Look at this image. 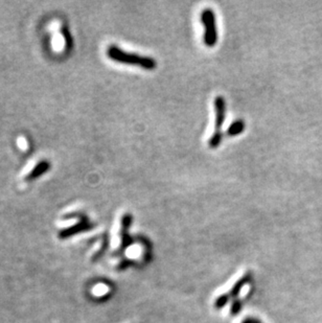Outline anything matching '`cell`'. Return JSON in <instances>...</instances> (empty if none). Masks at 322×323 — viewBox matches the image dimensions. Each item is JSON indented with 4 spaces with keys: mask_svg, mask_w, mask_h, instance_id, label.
<instances>
[{
    "mask_svg": "<svg viewBox=\"0 0 322 323\" xmlns=\"http://www.w3.org/2000/svg\"><path fill=\"white\" fill-rule=\"evenodd\" d=\"M18 145H19L20 148H22V150H27L28 148V142H27V140L23 137H20L18 139Z\"/></svg>",
    "mask_w": 322,
    "mask_h": 323,
    "instance_id": "7c38bea8",
    "label": "cell"
},
{
    "mask_svg": "<svg viewBox=\"0 0 322 323\" xmlns=\"http://www.w3.org/2000/svg\"><path fill=\"white\" fill-rule=\"evenodd\" d=\"M241 308H242V305H241L240 301H239V300H238V301L235 300L234 303L232 304V307H231V314H232V315L239 314L240 311H241Z\"/></svg>",
    "mask_w": 322,
    "mask_h": 323,
    "instance_id": "8fae6325",
    "label": "cell"
},
{
    "mask_svg": "<svg viewBox=\"0 0 322 323\" xmlns=\"http://www.w3.org/2000/svg\"><path fill=\"white\" fill-rule=\"evenodd\" d=\"M65 38L61 33H56L54 39H53V44L56 51H61L63 49L64 45H65Z\"/></svg>",
    "mask_w": 322,
    "mask_h": 323,
    "instance_id": "ba28073f",
    "label": "cell"
},
{
    "mask_svg": "<svg viewBox=\"0 0 322 323\" xmlns=\"http://www.w3.org/2000/svg\"><path fill=\"white\" fill-rule=\"evenodd\" d=\"M250 277H251L250 274L244 275V276L240 279V281L233 286V288L231 289V291H230L229 294H228L229 297H235V296H237V295L240 293V291L242 290V288L250 281Z\"/></svg>",
    "mask_w": 322,
    "mask_h": 323,
    "instance_id": "52a82bcc",
    "label": "cell"
},
{
    "mask_svg": "<svg viewBox=\"0 0 322 323\" xmlns=\"http://www.w3.org/2000/svg\"><path fill=\"white\" fill-rule=\"evenodd\" d=\"M132 222H133V217H132L131 213H126V214L122 215V218H121V231H120L121 243H120L119 252L123 251L128 247H130L131 245H133V239L131 238L130 233H129V230H130Z\"/></svg>",
    "mask_w": 322,
    "mask_h": 323,
    "instance_id": "3957f363",
    "label": "cell"
},
{
    "mask_svg": "<svg viewBox=\"0 0 322 323\" xmlns=\"http://www.w3.org/2000/svg\"><path fill=\"white\" fill-rule=\"evenodd\" d=\"M107 56L112 61L121 64H128V65L139 66L144 70H154L157 67V62L151 57H144L136 54L126 53L116 45H110L107 49Z\"/></svg>",
    "mask_w": 322,
    "mask_h": 323,
    "instance_id": "6da1fadb",
    "label": "cell"
},
{
    "mask_svg": "<svg viewBox=\"0 0 322 323\" xmlns=\"http://www.w3.org/2000/svg\"><path fill=\"white\" fill-rule=\"evenodd\" d=\"M214 109H216V121H214V133L224 134L222 128L226 116V102L223 96H217L214 98Z\"/></svg>",
    "mask_w": 322,
    "mask_h": 323,
    "instance_id": "277c9868",
    "label": "cell"
},
{
    "mask_svg": "<svg viewBox=\"0 0 322 323\" xmlns=\"http://www.w3.org/2000/svg\"><path fill=\"white\" fill-rule=\"evenodd\" d=\"M229 295L228 294H224V295H221L217 298L216 303H214V307H216L217 309H222L226 306V304L229 301Z\"/></svg>",
    "mask_w": 322,
    "mask_h": 323,
    "instance_id": "30bf717a",
    "label": "cell"
},
{
    "mask_svg": "<svg viewBox=\"0 0 322 323\" xmlns=\"http://www.w3.org/2000/svg\"><path fill=\"white\" fill-rule=\"evenodd\" d=\"M242 323H261V321H259L255 318H247Z\"/></svg>",
    "mask_w": 322,
    "mask_h": 323,
    "instance_id": "4fadbf2b",
    "label": "cell"
},
{
    "mask_svg": "<svg viewBox=\"0 0 322 323\" xmlns=\"http://www.w3.org/2000/svg\"><path fill=\"white\" fill-rule=\"evenodd\" d=\"M201 23L204 28L203 41L207 47H213L218 42V30L216 14L211 9H205L201 13Z\"/></svg>",
    "mask_w": 322,
    "mask_h": 323,
    "instance_id": "7a4b0ae2",
    "label": "cell"
},
{
    "mask_svg": "<svg viewBox=\"0 0 322 323\" xmlns=\"http://www.w3.org/2000/svg\"><path fill=\"white\" fill-rule=\"evenodd\" d=\"M245 128H246V123L244 120L242 119H238L233 121L229 128L226 130L225 132V135L228 136V137H234V136H238L240 135L241 133H243L245 131Z\"/></svg>",
    "mask_w": 322,
    "mask_h": 323,
    "instance_id": "8992f818",
    "label": "cell"
},
{
    "mask_svg": "<svg viewBox=\"0 0 322 323\" xmlns=\"http://www.w3.org/2000/svg\"><path fill=\"white\" fill-rule=\"evenodd\" d=\"M93 226L91 223H89L88 219L87 218H83L82 221L78 224H76L75 226H72L71 228H68V229H65L60 232V238L61 239H66L68 238V236H71L78 232H82V231H86V230H89L91 229Z\"/></svg>",
    "mask_w": 322,
    "mask_h": 323,
    "instance_id": "5b68a950",
    "label": "cell"
},
{
    "mask_svg": "<svg viewBox=\"0 0 322 323\" xmlns=\"http://www.w3.org/2000/svg\"><path fill=\"white\" fill-rule=\"evenodd\" d=\"M224 138V134H216L213 133L211 135V137L209 138L208 140V145L210 148H217L221 143H222V140Z\"/></svg>",
    "mask_w": 322,
    "mask_h": 323,
    "instance_id": "9c48e42d",
    "label": "cell"
}]
</instances>
